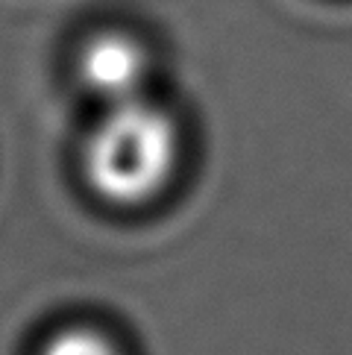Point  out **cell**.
<instances>
[{"label":"cell","instance_id":"cell-2","mask_svg":"<svg viewBox=\"0 0 352 355\" xmlns=\"http://www.w3.org/2000/svg\"><path fill=\"white\" fill-rule=\"evenodd\" d=\"M80 77L97 97L112 103L138 100L147 80V56L141 44H135L127 35L103 33L85 44L80 56Z\"/></svg>","mask_w":352,"mask_h":355},{"label":"cell","instance_id":"cell-3","mask_svg":"<svg viewBox=\"0 0 352 355\" xmlns=\"http://www.w3.org/2000/svg\"><path fill=\"white\" fill-rule=\"evenodd\" d=\"M42 355H118V349L94 329H65L47 340Z\"/></svg>","mask_w":352,"mask_h":355},{"label":"cell","instance_id":"cell-1","mask_svg":"<svg viewBox=\"0 0 352 355\" xmlns=\"http://www.w3.org/2000/svg\"><path fill=\"white\" fill-rule=\"evenodd\" d=\"M179 138L173 121L147 103L127 100L100 121L85 147V176L100 197L135 206L170 180Z\"/></svg>","mask_w":352,"mask_h":355}]
</instances>
